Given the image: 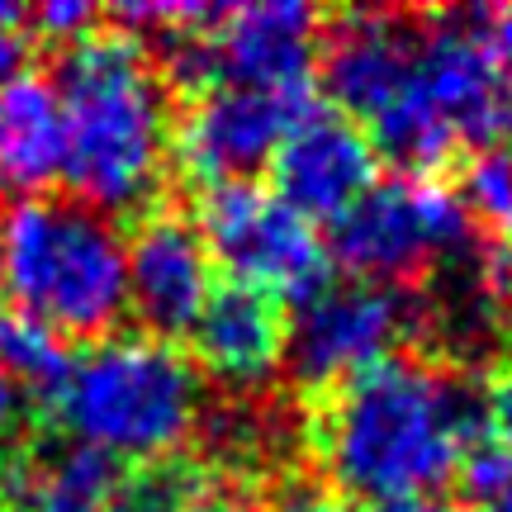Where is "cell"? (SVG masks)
<instances>
[{
	"instance_id": "22",
	"label": "cell",
	"mask_w": 512,
	"mask_h": 512,
	"mask_svg": "<svg viewBox=\"0 0 512 512\" xmlns=\"http://www.w3.org/2000/svg\"><path fill=\"white\" fill-rule=\"evenodd\" d=\"M479 418H484V427H489V437H494L498 446L512 456V375H503V380L484 394Z\"/></svg>"
},
{
	"instance_id": "25",
	"label": "cell",
	"mask_w": 512,
	"mask_h": 512,
	"mask_svg": "<svg viewBox=\"0 0 512 512\" xmlns=\"http://www.w3.org/2000/svg\"><path fill=\"white\" fill-rule=\"evenodd\" d=\"M19 389L5 370H0V451H5V441H10V432H15V422H19Z\"/></svg>"
},
{
	"instance_id": "17",
	"label": "cell",
	"mask_w": 512,
	"mask_h": 512,
	"mask_svg": "<svg viewBox=\"0 0 512 512\" xmlns=\"http://www.w3.org/2000/svg\"><path fill=\"white\" fill-rule=\"evenodd\" d=\"M456 195L475 223L494 228L498 238H512V152H503V147L475 152L465 162Z\"/></svg>"
},
{
	"instance_id": "26",
	"label": "cell",
	"mask_w": 512,
	"mask_h": 512,
	"mask_svg": "<svg viewBox=\"0 0 512 512\" xmlns=\"http://www.w3.org/2000/svg\"><path fill=\"white\" fill-rule=\"evenodd\" d=\"M389 512H456V508L437 503V498H422V503H403V508H389Z\"/></svg>"
},
{
	"instance_id": "14",
	"label": "cell",
	"mask_w": 512,
	"mask_h": 512,
	"mask_svg": "<svg viewBox=\"0 0 512 512\" xmlns=\"http://www.w3.org/2000/svg\"><path fill=\"white\" fill-rule=\"evenodd\" d=\"M67 166V128L62 100L43 76H10L0 86V190L19 200H38L62 181Z\"/></svg>"
},
{
	"instance_id": "9",
	"label": "cell",
	"mask_w": 512,
	"mask_h": 512,
	"mask_svg": "<svg viewBox=\"0 0 512 512\" xmlns=\"http://www.w3.org/2000/svg\"><path fill=\"white\" fill-rule=\"evenodd\" d=\"M408 299L375 280H323L299 294L285 323V361L304 384H347L351 375L389 361L408 332Z\"/></svg>"
},
{
	"instance_id": "11",
	"label": "cell",
	"mask_w": 512,
	"mask_h": 512,
	"mask_svg": "<svg viewBox=\"0 0 512 512\" xmlns=\"http://www.w3.org/2000/svg\"><path fill=\"white\" fill-rule=\"evenodd\" d=\"M375 162V143L347 114L309 110L275 152V195L309 223H337L375 185Z\"/></svg>"
},
{
	"instance_id": "18",
	"label": "cell",
	"mask_w": 512,
	"mask_h": 512,
	"mask_svg": "<svg viewBox=\"0 0 512 512\" xmlns=\"http://www.w3.org/2000/svg\"><path fill=\"white\" fill-rule=\"evenodd\" d=\"M456 479L465 484V494L484 508V503L512 494V456L498 446L494 437H484V441L475 437L470 441V451H465V460H460Z\"/></svg>"
},
{
	"instance_id": "13",
	"label": "cell",
	"mask_w": 512,
	"mask_h": 512,
	"mask_svg": "<svg viewBox=\"0 0 512 512\" xmlns=\"http://www.w3.org/2000/svg\"><path fill=\"white\" fill-rule=\"evenodd\" d=\"M195 351L223 384H266L285 361V318L271 294L223 285L195 318Z\"/></svg>"
},
{
	"instance_id": "16",
	"label": "cell",
	"mask_w": 512,
	"mask_h": 512,
	"mask_svg": "<svg viewBox=\"0 0 512 512\" xmlns=\"http://www.w3.org/2000/svg\"><path fill=\"white\" fill-rule=\"evenodd\" d=\"M72 351L62 342V332H53L48 323H38L29 313H0V370L19 384L34 389L43 399H57V389L72 375Z\"/></svg>"
},
{
	"instance_id": "6",
	"label": "cell",
	"mask_w": 512,
	"mask_h": 512,
	"mask_svg": "<svg viewBox=\"0 0 512 512\" xmlns=\"http://www.w3.org/2000/svg\"><path fill=\"white\" fill-rule=\"evenodd\" d=\"M475 247V219L451 185L432 176H399L370 185L332 223V252L356 280L394 285L432 261H460Z\"/></svg>"
},
{
	"instance_id": "2",
	"label": "cell",
	"mask_w": 512,
	"mask_h": 512,
	"mask_svg": "<svg viewBox=\"0 0 512 512\" xmlns=\"http://www.w3.org/2000/svg\"><path fill=\"white\" fill-rule=\"evenodd\" d=\"M67 128L62 181L100 214L143 209L162 185L176 143L171 95L133 34H86L67 43L53 81Z\"/></svg>"
},
{
	"instance_id": "20",
	"label": "cell",
	"mask_w": 512,
	"mask_h": 512,
	"mask_svg": "<svg viewBox=\"0 0 512 512\" xmlns=\"http://www.w3.org/2000/svg\"><path fill=\"white\" fill-rule=\"evenodd\" d=\"M105 512H181V489H176V479H147V484L114 494Z\"/></svg>"
},
{
	"instance_id": "21",
	"label": "cell",
	"mask_w": 512,
	"mask_h": 512,
	"mask_svg": "<svg viewBox=\"0 0 512 512\" xmlns=\"http://www.w3.org/2000/svg\"><path fill=\"white\" fill-rule=\"evenodd\" d=\"M181 512H256L252 498L233 484H190L181 494Z\"/></svg>"
},
{
	"instance_id": "8",
	"label": "cell",
	"mask_w": 512,
	"mask_h": 512,
	"mask_svg": "<svg viewBox=\"0 0 512 512\" xmlns=\"http://www.w3.org/2000/svg\"><path fill=\"white\" fill-rule=\"evenodd\" d=\"M200 238L209 256L261 294H309L328 280V256L304 214L256 181L209 185L200 200Z\"/></svg>"
},
{
	"instance_id": "4",
	"label": "cell",
	"mask_w": 512,
	"mask_h": 512,
	"mask_svg": "<svg viewBox=\"0 0 512 512\" xmlns=\"http://www.w3.org/2000/svg\"><path fill=\"white\" fill-rule=\"evenodd\" d=\"M53 403L81 446L110 460H157L195 432L204 389L171 342L128 332L76 356Z\"/></svg>"
},
{
	"instance_id": "10",
	"label": "cell",
	"mask_w": 512,
	"mask_h": 512,
	"mask_svg": "<svg viewBox=\"0 0 512 512\" xmlns=\"http://www.w3.org/2000/svg\"><path fill=\"white\" fill-rule=\"evenodd\" d=\"M309 114V86H209L176 133V157L204 185L247 181L256 166L275 162L280 143Z\"/></svg>"
},
{
	"instance_id": "23",
	"label": "cell",
	"mask_w": 512,
	"mask_h": 512,
	"mask_svg": "<svg viewBox=\"0 0 512 512\" xmlns=\"http://www.w3.org/2000/svg\"><path fill=\"white\" fill-rule=\"evenodd\" d=\"M24 48H29V34H24V15L0 5V86L19 76V62H24Z\"/></svg>"
},
{
	"instance_id": "24",
	"label": "cell",
	"mask_w": 512,
	"mask_h": 512,
	"mask_svg": "<svg viewBox=\"0 0 512 512\" xmlns=\"http://www.w3.org/2000/svg\"><path fill=\"white\" fill-rule=\"evenodd\" d=\"M275 512H351V503L337 494H323V489H294L280 498Z\"/></svg>"
},
{
	"instance_id": "12",
	"label": "cell",
	"mask_w": 512,
	"mask_h": 512,
	"mask_svg": "<svg viewBox=\"0 0 512 512\" xmlns=\"http://www.w3.org/2000/svg\"><path fill=\"white\" fill-rule=\"evenodd\" d=\"M214 294V256L181 214H152L128 238V309L152 332H190Z\"/></svg>"
},
{
	"instance_id": "15",
	"label": "cell",
	"mask_w": 512,
	"mask_h": 512,
	"mask_svg": "<svg viewBox=\"0 0 512 512\" xmlns=\"http://www.w3.org/2000/svg\"><path fill=\"white\" fill-rule=\"evenodd\" d=\"M114 494V460L81 441L53 451H0L5 512H105Z\"/></svg>"
},
{
	"instance_id": "19",
	"label": "cell",
	"mask_w": 512,
	"mask_h": 512,
	"mask_svg": "<svg viewBox=\"0 0 512 512\" xmlns=\"http://www.w3.org/2000/svg\"><path fill=\"white\" fill-rule=\"evenodd\" d=\"M29 19H34V29H38L43 38H62V43H76V38L91 34L95 10H91V5H76V0H53V5H38Z\"/></svg>"
},
{
	"instance_id": "27",
	"label": "cell",
	"mask_w": 512,
	"mask_h": 512,
	"mask_svg": "<svg viewBox=\"0 0 512 512\" xmlns=\"http://www.w3.org/2000/svg\"><path fill=\"white\" fill-rule=\"evenodd\" d=\"M479 512H512V494H503V498H494V503H484Z\"/></svg>"
},
{
	"instance_id": "1",
	"label": "cell",
	"mask_w": 512,
	"mask_h": 512,
	"mask_svg": "<svg viewBox=\"0 0 512 512\" xmlns=\"http://www.w3.org/2000/svg\"><path fill=\"white\" fill-rule=\"evenodd\" d=\"M479 437V399L441 366L389 356L337 384L318 418V460L347 498L384 512L451 484Z\"/></svg>"
},
{
	"instance_id": "3",
	"label": "cell",
	"mask_w": 512,
	"mask_h": 512,
	"mask_svg": "<svg viewBox=\"0 0 512 512\" xmlns=\"http://www.w3.org/2000/svg\"><path fill=\"white\" fill-rule=\"evenodd\" d=\"M0 285L62 337H100L128 309V242L81 200H19L0 223Z\"/></svg>"
},
{
	"instance_id": "7",
	"label": "cell",
	"mask_w": 512,
	"mask_h": 512,
	"mask_svg": "<svg viewBox=\"0 0 512 512\" xmlns=\"http://www.w3.org/2000/svg\"><path fill=\"white\" fill-rule=\"evenodd\" d=\"M413 91L418 119L451 157V147L470 143L475 152L512 133V72L484 43L470 10L422 24L413 38Z\"/></svg>"
},
{
	"instance_id": "5",
	"label": "cell",
	"mask_w": 512,
	"mask_h": 512,
	"mask_svg": "<svg viewBox=\"0 0 512 512\" xmlns=\"http://www.w3.org/2000/svg\"><path fill=\"white\" fill-rule=\"evenodd\" d=\"M318 53V10L304 0H256L209 10L171 34V67L190 86H309Z\"/></svg>"
}]
</instances>
